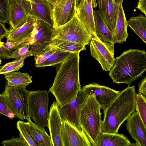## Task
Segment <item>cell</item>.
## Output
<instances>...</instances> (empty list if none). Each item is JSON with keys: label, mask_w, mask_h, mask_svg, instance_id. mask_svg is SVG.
<instances>
[{"label": "cell", "mask_w": 146, "mask_h": 146, "mask_svg": "<svg viewBox=\"0 0 146 146\" xmlns=\"http://www.w3.org/2000/svg\"><path fill=\"white\" fill-rule=\"evenodd\" d=\"M128 26L122 4L120 5L116 26L113 32L114 43L125 42L128 35L127 31Z\"/></svg>", "instance_id": "7402d4cb"}, {"label": "cell", "mask_w": 146, "mask_h": 146, "mask_svg": "<svg viewBox=\"0 0 146 146\" xmlns=\"http://www.w3.org/2000/svg\"><path fill=\"white\" fill-rule=\"evenodd\" d=\"M36 20L30 15L22 26L15 29H10L6 37L7 41L13 42H28L31 37Z\"/></svg>", "instance_id": "d6986e66"}, {"label": "cell", "mask_w": 146, "mask_h": 146, "mask_svg": "<svg viewBox=\"0 0 146 146\" xmlns=\"http://www.w3.org/2000/svg\"><path fill=\"white\" fill-rule=\"evenodd\" d=\"M97 0H91L92 6L93 8H95L98 5Z\"/></svg>", "instance_id": "b9f144b4"}, {"label": "cell", "mask_w": 146, "mask_h": 146, "mask_svg": "<svg viewBox=\"0 0 146 146\" xmlns=\"http://www.w3.org/2000/svg\"><path fill=\"white\" fill-rule=\"evenodd\" d=\"M25 0L27 1H29L30 2H32V0Z\"/></svg>", "instance_id": "f6af8a7d"}, {"label": "cell", "mask_w": 146, "mask_h": 146, "mask_svg": "<svg viewBox=\"0 0 146 146\" xmlns=\"http://www.w3.org/2000/svg\"><path fill=\"white\" fill-rule=\"evenodd\" d=\"M127 131L138 146H146V129L137 111L127 120Z\"/></svg>", "instance_id": "2e32d148"}, {"label": "cell", "mask_w": 146, "mask_h": 146, "mask_svg": "<svg viewBox=\"0 0 146 146\" xmlns=\"http://www.w3.org/2000/svg\"><path fill=\"white\" fill-rule=\"evenodd\" d=\"M25 122V125L31 137L38 146H52L50 136L46 132L44 127L34 123L30 117Z\"/></svg>", "instance_id": "ffe728a7"}, {"label": "cell", "mask_w": 146, "mask_h": 146, "mask_svg": "<svg viewBox=\"0 0 146 146\" xmlns=\"http://www.w3.org/2000/svg\"><path fill=\"white\" fill-rule=\"evenodd\" d=\"M1 144L4 146H29L25 140L21 136L19 137L13 136L11 139L3 141Z\"/></svg>", "instance_id": "e575fe53"}, {"label": "cell", "mask_w": 146, "mask_h": 146, "mask_svg": "<svg viewBox=\"0 0 146 146\" xmlns=\"http://www.w3.org/2000/svg\"><path fill=\"white\" fill-rule=\"evenodd\" d=\"M81 89L87 95H94L96 101L104 111L111 104L120 92L95 82L86 85Z\"/></svg>", "instance_id": "8fae6325"}, {"label": "cell", "mask_w": 146, "mask_h": 146, "mask_svg": "<svg viewBox=\"0 0 146 146\" xmlns=\"http://www.w3.org/2000/svg\"><path fill=\"white\" fill-rule=\"evenodd\" d=\"M4 75L9 86L26 87L32 82V77L27 73L14 71Z\"/></svg>", "instance_id": "d4e9b609"}, {"label": "cell", "mask_w": 146, "mask_h": 146, "mask_svg": "<svg viewBox=\"0 0 146 146\" xmlns=\"http://www.w3.org/2000/svg\"><path fill=\"white\" fill-rule=\"evenodd\" d=\"M53 30L52 39L57 38L85 45L89 44L92 37L76 13L69 22L62 25L53 28Z\"/></svg>", "instance_id": "8992f818"}, {"label": "cell", "mask_w": 146, "mask_h": 146, "mask_svg": "<svg viewBox=\"0 0 146 146\" xmlns=\"http://www.w3.org/2000/svg\"><path fill=\"white\" fill-rule=\"evenodd\" d=\"M61 136L63 146H92L84 131L66 120H62Z\"/></svg>", "instance_id": "7c38bea8"}, {"label": "cell", "mask_w": 146, "mask_h": 146, "mask_svg": "<svg viewBox=\"0 0 146 146\" xmlns=\"http://www.w3.org/2000/svg\"><path fill=\"white\" fill-rule=\"evenodd\" d=\"M127 22L128 26L146 43V17L141 14L131 17Z\"/></svg>", "instance_id": "484cf974"}, {"label": "cell", "mask_w": 146, "mask_h": 146, "mask_svg": "<svg viewBox=\"0 0 146 146\" xmlns=\"http://www.w3.org/2000/svg\"><path fill=\"white\" fill-rule=\"evenodd\" d=\"M53 28L44 22L36 19L29 41L31 56L38 55L46 51L52 41Z\"/></svg>", "instance_id": "ba28073f"}, {"label": "cell", "mask_w": 146, "mask_h": 146, "mask_svg": "<svg viewBox=\"0 0 146 146\" xmlns=\"http://www.w3.org/2000/svg\"><path fill=\"white\" fill-rule=\"evenodd\" d=\"M93 14L96 35L103 42L114 45L113 32L108 27L99 10H93Z\"/></svg>", "instance_id": "44dd1931"}, {"label": "cell", "mask_w": 146, "mask_h": 146, "mask_svg": "<svg viewBox=\"0 0 146 146\" xmlns=\"http://www.w3.org/2000/svg\"><path fill=\"white\" fill-rule=\"evenodd\" d=\"M24 59H16L13 61L8 62L1 66L0 74H5L18 71L24 65Z\"/></svg>", "instance_id": "f546056e"}, {"label": "cell", "mask_w": 146, "mask_h": 146, "mask_svg": "<svg viewBox=\"0 0 146 146\" xmlns=\"http://www.w3.org/2000/svg\"><path fill=\"white\" fill-rule=\"evenodd\" d=\"M120 5L115 0H107L105 10L101 14L108 27L113 32L116 26Z\"/></svg>", "instance_id": "cb8c5ba5"}, {"label": "cell", "mask_w": 146, "mask_h": 146, "mask_svg": "<svg viewBox=\"0 0 146 146\" xmlns=\"http://www.w3.org/2000/svg\"><path fill=\"white\" fill-rule=\"evenodd\" d=\"M131 143L123 134L101 133L97 146H130Z\"/></svg>", "instance_id": "603a6c76"}, {"label": "cell", "mask_w": 146, "mask_h": 146, "mask_svg": "<svg viewBox=\"0 0 146 146\" xmlns=\"http://www.w3.org/2000/svg\"><path fill=\"white\" fill-rule=\"evenodd\" d=\"M76 0H60L53 7V28L62 25L70 21L76 12Z\"/></svg>", "instance_id": "5bb4252c"}, {"label": "cell", "mask_w": 146, "mask_h": 146, "mask_svg": "<svg viewBox=\"0 0 146 146\" xmlns=\"http://www.w3.org/2000/svg\"><path fill=\"white\" fill-rule=\"evenodd\" d=\"M136 8L141 11L146 17V0H139Z\"/></svg>", "instance_id": "ab89813d"}, {"label": "cell", "mask_w": 146, "mask_h": 146, "mask_svg": "<svg viewBox=\"0 0 146 146\" xmlns=\"http://www.w3.org/2000/svg\"><path fill=\"white\" fill-rule=\"evenodd\" d=\"M136 94L134 86H129L120 92L114 101L104 111L101 133H118L121 125L135 111Z\"/></svg>", "instance_id": "7a4b0ae2"}, {"label": "cell", "mask_w": 146, "mask_h": 146, "mask_svg": "<svg viewBox=\"0 0 146 146\" xmlns=\"http://www.w3.org/2000/svg\"><path fill=\"white\" fill-rule=\"evenodd\" d=\"M26 87L10 86L6 84L1 94L15 117L23 120L30 117L29 108V91Z\"/></svg>", "instance_id": "5b68a950"}, {"label": "cell", "mask_w": 146, "mask_h": 146, "mask_svg": "<svg viewBox=\"0 0 146 146\" xmlns=\"http://www.w3.org/2000/svg\"><path fill=\"white\" fill-rule=\"evenodd\" d=\"M48 125L52 146H63L61 136L62 120L60 114L58 106L54 101L49 110Z\"/></svg>", "instance_id": "9a60e30c"}, {"label": "cell", "mask_w": 146, "mask_h": 146, "mask_svg": "<svg viewBox=\"0 0 146 146\" xmlns=\"http://www.w3.org/2000/svg\"><path fill=\"white\" fill-rule=\"evenodd\" d=\"M115 1L117 3L121 5L122 4L123 0H115Z\"/></svg>", "instance_id": "ee69618b"}, {"label": "cell", "mask_w": 146, "mask_h": 146, "mask_svg": "<svg viewBox=\"0 0 146 146\" xmlns=\"http://www.w3.org/2000/svg\"><path fill=\"white\" fill-rule=\"evenodd\" d=\"M10 15V0H0V23L9 22Z\"/></svg>", "instance_id": "1f68e13d"}, {"label": "cell", "mask_w": 146, "mask_h": 146, "mask_svg": "<svg viewBox=\"0 0 146 146\" xmlns=\"http://www.w3.org/2000/svg\"><path fill=\"white\" fill-rule=\"evenodd\" d=\"M135 110L146 129V97L139 92L136 94Z\"/></svg>", "instance_id": "f1b7e54d"}, {"label": "cell", "mask_w": 146, "mask_h": 146, "mask_svg": "<svg viewBox=\"0 0 146 146\" xmlns=\"http://www.w3.org/2000/svg\"><path fill=\"white\" fill-rule=\"evenodd\" d=\"M109 75L113 82L128 86L146 71V52L129 49L115 58Z\"/></svg>", "instance_id": "3957f363"}, {"label": "cell", "mask_w": 146, "mask_h": 146, "mask_svg": "<svg viewBox=\"0 0 146 146\" xmlns=\"http://www.w3.org/2000/svg\"><path fill=\"white\" fill-rule=\"evenodd\" d=\"M56 48V51L48 58L43 63L35 66L36 67H44L61 63L74 53Z\"/></svg>", "instance_id": "83f0119b"}, {"label": "cell", "mask_w": 146, "mask_h": 146, "mask_svg": "<svg viewBox=\"0 0 146 146\" xmlns=\"http://www.w3.org/2000/svg\"><path fill=\"white\" fill-rule=\"evenodd\" d=\"M138 90L139 93L146 97V76L139 84Z\"/></svg>", "instance_id": "74e56055"}, {"label": "cell", "mask_w": 146, "mask_h": 146, "mask_svg": "<svg viewBox=\"0 0 146 146\" xmlns=\"http://www.w3.org/2000/svg\"><path fill=\"white\" fill-rule=\"evenodd\" d=\"M88 96L81 89L72 101L62 106H58L62 120L67 121L81 132L83 131L80 122V114L83 104Z\"/></svg>", "instance_id": "30bf717a"}, {"label": "cell", "mask_w": 146, "mask_h": 146, "mask_svg": "<svg viewBox=\"0 0 146 146\" xmlns=\"http://www.w3.org/2000/svg\"><path fill=\"white\" fill-rule=\"evenodd\" d=\"M9 30H7L5 27V23H0V40L8 35Z\"/></svg>", "instance_id": "f35d334b"}, {"label": "cell", "mask_w": 146, "mask_h": 146, "mask_svg": "<svg viewBox=\"0 0 146 146\" xmlns=\"http://www.w3.org/2000/svg\"><path fill=\"white\" fill-rule=\"evenodd\" d=\"M88 96L82 106L80 122L92 146H97L101 133V108L94 94Z\"/></svg>", "instance_id": "277c9868"}, {"label": "cell", "mask_w": 146, "mask_h": 146, "mask_svg": "<svg viewBox=\"0 0 146 146\" xmlns=\"http://www.w3.org/2000/svg\"><path fill=\"white\" fill-rule=\"evenodd\" d=\"M90 48L91 55L99 62L103 70H110L115 60L114 45L103 42L97 36L91 38Z\"/></svg>", "instance_id": "9c48e42d"}, {"label": "cell", "mask_w": 146, "mask_h": 146, "mask_svg": "<svg viewBox=\"0 0 146 146\" xmlns=\"http://www.w3.org/2000/svg\"><path fill=\"white\" fill-rule=\"evenodd\" d=\"M107 0H97L99 11L102 14L104 12L107 3Z\"/></svg>", "instance_id": "60d3db41"}, {"label": "cell", "mask_w": 146, "mask_h": 146, "mask_svg": "<svg viewBox=\"0 0 146 146\" xmlns=\"http://www.w3.org/2000/svg\"><path fill=\"white\" fill-rule=\"evenodd\" d=\"M83 0H76L75 9L76 8Z\"/></svg>", "instance_id": "7bdbcfd3"}, {"label": "cell", "mask_w": 146, "mask_h": 146, "mask_svg": "<svg viewBox=\"0 0 146 146\" xmlns=\"http://www.w3.org/2000/svg\"><path fill=\"white\" fill-rule=\"evenodd\" d=\"M30 15L53 27V6L47 0H32Z\"/></svg>", "instance_id": "e0dca14e"}, {"label": "cell", "mask_w": 146, "mask_h": 146, "mask_svg": "<svg viewBox=\"0 0 146 146\" xmlns=\"http://www.w3.org/2000/svg\"><path fill=\"white\" fill-rule=\"evenodd\" d=\"M49 102L48 92L46 90L29 91V117L35 123L44 127L48 125Z\"/></svg>", "instance_id": "52a82bcc"}, {"label": "cell", "mask_w": 146, "mask_h": 146, "mask_svg": "<svg viewBox=\"0 0 146 146\" xmlns=\"http://www.w3.org/2000/svg\"><path fill=\"white\" fill-rule=\"evenodd\" d=\"M10 15L9 22L10 29L23 25L30 15L31 5L25 0H10Z\"/></svg>", "instance_id": "4fadbf2b"}, {"label": "cell", "mask_w": 146, "mask_h": 146, "mask_svg": "<svg viewBox=\"0 0 146 146\" xmlns=\"http://www.w3.org/2000/svg\"><path fill=\"white\" fill-rule=\"evenodd\" d=\"M80 52L74 53L61 63L53 84L49 90L59 106L72 101L81 88L79 76Z\"/></svg>", "instance_id": "6da1fadb"}, {"label": "cell", "mask_w": 146, "mask_h": 146, "mask_svg": "<svg viewBox=\"0 0 146 146\" xmlns=\"http://www.w3.org/2000/svg\"><path fill=\"white\" fill-rule=\"evenodd\" d=\"M0 57L3 59L11 58V56L13 52V51L7 47L4 44V43L0 41Z\"/></svg>", "instance_id": "8d00e7d4"}, {"label": "cell", "mask_w": 146, "mask_h": 146, "mask_svg": "<svg viewBox=\"0 0 146 146\" xmlns=\"http://www.w3.org/2000/svg\"><path fill=\"white\" fill-rule=\"evenodd\" d=\"M0 113L10 118H13L15 115L5 102L1 94H0Z\"/></svg>", "instance_id": "d590c367"}, {"label": "cell", "mask_w": 146, "mask_h": 146, "mask_svg": "<svg viewBox=\"0 0 146 146\" xmlns=\"http://www.w3.org/2000/svg\"><path fill=\"white\" fill-rule=\"evenodd\" d=\"M17 128L19 132V136L27 142L29 146H38L31 136L24 123V122L18 121L17 123Z\"/></svg>", "instance_id": "4dcf8cb0"}, {"label": "cell", "mask_w": 146, "mask_h": 146, "mask_svg": "<svg viewBox=\"0 0 146 146\" xmlns=\"http://www.w3.org/2000/svg\"><path fill=\"white\" fill-rule=\"evenodd\" d=\"M56 48L49 46L47 48L46 51L40 54L34 56L35 66L45 61L56 51Z\"/></svg>", "instance_id": "836d02e7"}, {"label": "cell", "mask_w": 146, "mask_h": 146, "mask_svg": "<svg viewBox=\"0 0 146 146\" xmlns=\"http://www.w3.org/2000/svg\"><path fill=\"white\" fill-rule=\"evenodd\" d=\"M49 46L74 53L86 50L84 45L57 38H53Z\"/></svg>", "instance_id": "4316f807"}, {"label": "cell", "mask_w": 146, "mask_h": 146, "mask_svg": "<svg viewBox=\"0 0 146 146\" xmlns=\"http://www.w3.org/2000/svg\"><path fill=\"white\" fill-rule=\"evenodd\" d=\"M16 49L11 54V58L25 59L27 57L31 56V53L29 49V41Z\"/></svg>", "instance_id": "d6a6232c"}, {"label": "cell", "mask_w": 146, "mask_h": 146, "mask_svg": "<svg viewBox=\"0 0 146 146\" xmlns=\"http://www.w3.org/2000/svg\"><path fill=\"white\" fill-rule=\"evenodd\" d=\"M93 8L91 0H83L75 9L78 17L92 37L97 36L95 31Z\"/></svg>", "instance_id": "ac0fdd59"}]
</instances>
